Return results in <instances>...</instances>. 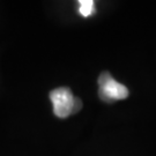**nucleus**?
<instances>
[{
	"label": "nucleus",
	"instance_id": "nucleus-1",
	"mask_svg": "<svg viewBox=\"0 0 156 156\" xmlns=\"http://www.w3.org/2000/svg\"><path fill=\"white\" fill-rule=\"evenodd\" d=\"M50 98L53 103V112L59 118H67L79 112L82 108L81 100L73 96L72 91L66 87L52 90L50 93Z\"/></svg>",
	"mask_w": 156,
	"mask_h": 156
},
{
	"label": "nucleus",
	"instance_id": "nucleus-2",
	"mask_svg": "<svg viewBox=\"0 0 156 156\" xmlns=\"http://www.w3.org/2000/svg\"><path fill=\"white\" fill-rule=\"evenodd\" d=\"M100 90L98 94L103 101L112 102V101L124 100L128 96V90L124 84L117 82L110 75V73L103 72L98 78Z\"/></svg>",
	"mask_w": 156,
	"mask_h": 156
},
{
	"label": "nucleus",
	"instance_id": "nucleus-3",
	"mask_svg": "<svg viewBox=\"0 0 156 156\" xmlns=\"http://www.w3.org/2000/svg\"><path fill=\"white\" fill-rule=\"evenodd\" d=\"M80 7H79V12L82 16L87 17L90 16L95 12L94 8V1L93 0H80L79 1Z\"/></svg>",
	"mask_w": 156,
	"mask_h": 156
}]
</instances>
